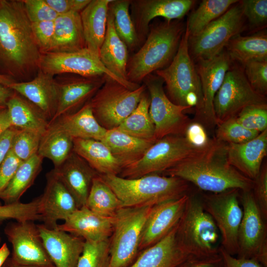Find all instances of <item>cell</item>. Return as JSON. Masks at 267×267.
<instances>
[{"label": "cell", "mask_w": 267, "mask_h": 267, "mask_svg": "<svg viewBox=\"0 0 267 267\" xmlns=\"http://www.w3.org/2000/svg\"><path fill=\"white\" fill-rule=\"evenodd\" d=\"M41 54L22 1L0 0V74L25 75L39 68Z\"/></svg>", "instance_id": "cell-1"}, {"label": "cell", "mask_w": 267, "mask_h": 267, "mask_svg": "<svg viewBox=\"0 0 267 267\" xmlns=\"http://www.w3.org/2000/svg\"><path fill=\"white\" fill-rule=\"evenodd\" d=\"M162 174L182 178L201 191L209 193H220L231 189L252 190L254 183L229 164L226 144L215 138L208 147Z\"/></svg>", "instance_id": "cell-2"}, {"label": "cell", "mask_w": 267, "mask_h": 267, "mask_svg": "<svg viewBox=\"0 0 267 267\" xmlns=\"http://www.w3.org/2000/svg\"><path fill=\"white\" fill-rule=\"evenodd\" d=\"M99 176L117 195L123 208L153 206L191 191L189 182L176 177L150 174L130 179L113 175Z\"/></svg>", "instance_id": "cell-3"}, {"label": "cell", "mask_w": 267, "mask_h": 267, "mask_svg": "<svg viewBox=\"0 0 267 267\" xmlns=\"http://www.w3.org/2000/svg\"><path fill=\"white\" fill-rule=\"evenodd\" d=\"M176 238L182 249L191 257L216 254L221 235L212 217L204 210L200 192L192 190L177 225Z\"/></svg>", "instance_id": "cell-4"}, {"label": "cell", "mask_w": 267, "mask_h": 267, "mask_svg": "<svg viewBox=\"0 0 267 267\" xmlns=\"http://www.w3.org/2000/svg\"><path fill=\"white\" fill-rule=\"evenodd\" d=\"M183 29L181 23L171 21L152 28L142 47L128 61V81L140 85L153 72L171 62L178 49Z\"/></svg>", "instance_id": "cell-5"}, {"label": "cell", "mask_w": 267, "mask_h": 267, "mask_svg": "<svg viewBox=\"0 0 267 267\" xmlns=\"http://www.w3.org/2000/svg\"><path fill=\"white\" fill-rule=\"evenodd\" d=\"M189 37L186 28L170 65L155 72L165 83L170 99L177 105L194 108L201 120L203 96L200 78L189 52Z\"/></svg>", "instance_id": "cell-6"}, {"label": "cell", "mask_w": 267, "mask_h": 267, "mask_svg": "<svg viewBox=\"0 0 267 267\" xmlns=\"http://www.w3.org/2000/svg\"><path fill=\"white\" fill-rule=\"evenodd\" d=\"M146 89L144 84L131 89L106 77L89 101L94 117L106 130L117 128L136 107Z\"/></svg>", "instance_id": "cell-7"}, {"label": "cell", "mask_w": 267, "mask_h": 267, "mask_svg": "<svg viewBox=\"0 0 267 267\" xmlns=\"http://www.w3.org/2000/svg\"><path fill=\"white\" fill-rule=\"evenodd\" d=\"M152 207L122 208L117 212L109 239V267H129L135 261L142 229Z\"/></svg>", "instance_id": "cell-8"}, {"label": "cell", "mask_w": 267, "mask_h": 267, "mask_svg": "<svg viewBox=\"0 0 267 267\" xmlns=\"http://www.w3.org/2000/svg\"><path fill=\"white\" fill-rule=\"evenodd\" d=\"M204 149L194 147L184 136H167L157 140L141 159L124 168L119 176L131 179L160 175Z\"/></svg>", "instance_id": "cell-9"}, {"label": "cell", "mask_w": 267, "mask_h": 267, "mask_svg": "<svg viewBox=\"0 0 267 267\" xmlns=\"http://www.w3.org/2000/svg\"><path fill=\"white\" fill-rule=\"evenodd\" d=\"M236 3L199 34L189 37V52L193 60L214 58L224 50L233 37L239 34L243 26L244 15L240 1Z\"/></svg>", "instance_id": "cell-10"}, {"label": "cell", "mask_w": 267, "mask_h": 267, "mask_svg": "<svg viewBox=\"0 0 267 267\" xmlns=\"http://www.w3.org/2000/svg\"><path fill=\"white\" fill-rule=\"evenodd\" d=\"M240 190L231 189L220 193H202L204 210L212 217L221 235V247L231 255L238 252V232L243 216Z\"/></svg>", "instance_id": "cell-11"}, {"label": "cell", "mask_w": 267, "mask_h": 267, "mask_svg": "<svg viewBox=\"0 0 267 267\" xmlns=\"http://www.w3.org/2000/svg\"><path fill=\"white\" fill-rule=\"evenodd\" d=\"M39 68L40 71L52 77L64 73L85 77L105 76L131 89L140 86L119 79L104 67L98 55L86 47L71 52L42 53Z\"/></svg>", "instance_id": "cell-12"}, {"label": "cell", "mask_w": 267, "mask_h": 267, "mask_svg": "<svg viewBox=\"0 0 267 267\" xmlns=\"http://www.w3.org/2000/svg\"><path fill=\"white\" fill-rule=\"evenodd\" d=\"M150 97L149 115L155 126L156 140L169 135L184 136L191 120L184 113L188 107L177 105L166 94L163 81L151 74L144 79Z\"/></svg>", "instance_id": "cell-13"}, {"label": "cell", "mask_w": 267, "mask_h": 267, "mask_svg": "<svg viewBox=\"0 0 267 267\" xmlns=\"http://www.w3.org/2000/svg\"><path fill=\"white\" fill-rule=\"evenodd\" d=\"M255 105H267L266 96L253 89L243 70L230 68L213 101L217 124L235 117L243 108Z\"/></svg>", "instance_id": "cell-14"}, {"label": "cell", "mask_w": 267, "mask_h": 267, "mask_svg": "<svg viewBox=\"0 0 267 267\" xmlns=\"http://www.w3.org/2000/svg\"><path fill=\"white\" fill-rule=\"evenodd\" d=\"M4 232L12 247L11 262L16 265L54 267L44 247L34 221L10 222Z\"/></svg>", "instance_id": "cell-15"}, {"label": "cell", "mask_w": 267, "mask_h": 267, "mask_svg": "<svg viewBox=\"0 0 267 267\" xmlns=\"http://www.w3.org/2000/svg\"><path fill=\"white\" fill-rule=\"evenodd\" d=\"M243 216L238 232L237 257L254 259L259 249L267 241V223L257 205L252 190L240 191Z\"/></svg>", "instance_id": "cell-16"}, {"label": "cell", "mask_w": 267, "mask_h": 267, "mask_svg": "<svg viewBox=\"0 0 267 267\" xmlns=\"http://www.w3.org/2000/svg\"><path fill=\"white\" fill-rule=\"evenodd\" d=\"M46 180L44 193L39 196V212L43 224L55 229L59 220L65 221L79 208L54 169L46 174Z\"/></svg>", "instance_id": "cell-17"}, {"label": "cell", "mask_w": 267, "mask_h": 267, "mask_svg": "<svg viewBox=\"0 0 267 267\" xmlns=\"http://www.w3.org/2000/svg\"><path fill=\"white\" fill-rule=\"evenodd\" d=\"M188 194L152 207L142 229L139 245L140 252L160 241L178 224Z\"/></svg>", "instance_id": "cell-18"}, {"label": "cell", "mask_w": 267, "mask_h": 267, "mask_svg": "<svg viewBox=\"0 0 267 267\" xmlns=\"http://www.w3.org/2000/svg\"><path fill=\"white\" fill-rule=\"evenodd\" d=\"M231 61L227 51L223 50L214 58L197 61L195 65L203 96L204 104L201 120L209 126H214L217 124L213 101L227 71L230 68Z\"/></svg>", "instance_id": "cell-19"}, {"label": "cell", "mask_w": 267, "mask_h": 267, "mask_svg": "<svg viewBox=\"0 0 267 267\" xmlns=\"http://www.w3.org/2000/svg\"><path fill=\"white\" fill-rule=\"evenodd\" d=\"M107 76H79L57 81L58 100L56 113L49 122L60 116L73 113L88 102L101 88Z\"/></svg>", "instance_id": "cell-20"}, {"label": "cell", "mask_w": 267, "mask_h": 267, "mask_svg": "<svg viewBox=\"0 0 267 267\" xmlns=\"http://www.w3.org/2000/svg\"><path fill=\"white\" fill-rule=\"evenodd\" d=\"M45 249L55 267H76L85 240L57 228L37 224Z\"/></svg>", "instance_id": "cell-21"}, {"label": "cell", "mask_w": 267, "mask_h": 267, "mask_svg": "<svg viewBox=\"0 0 267 267\" xmlns=\"http://www.w3.org/2000/svg\"><path fill=\"white\" fill-rule=\"evenodd\" d=\"M115 217L95 214L86 206L77 209L56 228L82 238L86 241L98 242L110 238Z\"/></svg>", "instance_id": "cell-22"}, {"label": "cell", "mask_w": 267, "mask_h": 267, "mask_svg": "<svg viewBox=\"0 0 267 267\" xmlns=\"http://www.w3.org/2000/svg\"><path fill=\"white\" fill-rule=\"evenodd\" d=\"M38 107L50 122L57 110L58 89L52 76L40 71L28 82H15L8 86Z\"/></svg>", "instance_id": "cell-23"}, {"label": "cell", "mask_w": 267, "mask_h": 267, "mask_svg": "<svg viewBox=\"0 0 267 267\" xmlns=\"http://www.w3.org/2000/svg\"><path fill=\"white\" fill-rule=\"evenodd\" d=\"M192 0H139L133 1L134 26L137 33L147 35L150 21L162 17L167 22L182 18L194 3Z\"/></svg>", "instance_id": "cell-24"}, {"label": "cell", "mask_w": 267, "mask_h": 267, "mask_svg": "<svg viewBox=\"0 0 267 267\" xmlns=\"http://www.w3.org/2000/svg\"><path fill=\"white\" fill-rule=\"evenodd\" d=\"M54 170L74 197L78 208L85 206L92 180L98 174L73 151Z\"/></svg>", "instance_id": "cell-25"}, {"label": "cell", "mask_w": 267, "mask_h": 267, "mask_svg": "<svg viewBox=\"0 0 267 267\" xmlns=\"http://www.w3.org/2000/svg\"><path fill=\"white\" fill-rule=\"evenodd\" d=\"M226 153L229 164L254 180L259 174L262 162L267 154V130L245 143L226 144Z\"/></svg>", "instance_id": "cell-26"}, {"label": "cell", "mask_w": 267, "mask_h": 267, "mask_svg": "<svg viewBox=\"0 0 267 267\" xmlns=\"http://www.w3.org/2000/svg\"><path fill=\"white\" fill-rule=\"evenodd\" d=\"M177 225L160 241L141 251L129 267H177L191 257L178 243Z\"/></svg>", "instance_id": "cell-27"}, {"label": "cell", "mask_w": 267, "mask_h": 267, "mask_svg": "<svg viewBox=\"0 0 267 267\" xmlns=\"http://www.w3.org/2000/svg\"><path fill=\"white\" fill-rule=\"evenodd\" d=\"M112 0H91L80 12L86 47L99 56L105 38Z\"/></svg>", "instance_id": "cell-28"}, {"label": "cell", "mask_w": 267, "mask_h": 267, "mask_svg": "<svg viewBox=\"0 0 267 267\" xmlns=\"http://www.w3.org/2000/svg\"><path fill=\"white\" fill-rule=\"evenodd\" d=\"M54 22V35L47 52H71L86 47L79 12L59 15Z\"/></svg>", "instance_id": "cell-29"}, {"label": "cell", "mask_w": 267, "mask_h": 267, "mask_svg": "<svg viewBox=\"0 0 267 267\" xmlns=\"http://www.w3.org/2000/svg\"><path fill=\"white\" fill-rule=\"evenodd\" d=\"M73 151L99 175L119 176L123 168L108 147L101 141L73 138Z\"/></svg>", "instance_id": "cell-30"}, {"label": "cell", "mask_w": 267, "mask_h": 267, "mask_svg": "<svg viewBox=\"0 0 267 267\" xmlns=\"http://www.w3.org/2000/svg\"><path fill=\"white\" fill-rule=\"evenodd\" d=\"M99 58L110 72L124 81L131 82L127 75L128 47L115 30L113 16L109 9L106 32L100 49Z\"/></svg>", "instance_id": "cell-31"}, {"label": "cell", "mask_w": 267, "mask_h": 267, "mask_svg": "<svg viewBox=\"0 0 267 267\" xmlns=\"http://www.w3.org/2000/svg\"><path fill=\"white\" fill-rule=\"evenodd\" d=\"M101 141L108 147L123 169L141 159L156 141L137 138L116 128L107 130Z\"/></svg>", "instance_id": "cell-32"}, {"label": "cell", "mask_w": 267, "mask_h": 267, "mask_svg": "<svg viewBox=\"0 0 267 267\" xmlns=\"http://www.w3.org/2000/svg\"><path fill=\"white\" fill-rule=\"evenodd\" d=\"M50 123L58 125L73 138L101 141L107 131L94 117L89 101L76 112L60 116Z\"/></svg>", "instance_id": "cell-33"}, {"label": "cell", "mask_w": 267, "mask_h": 267, "mask_svg": "<svg viewBox=\"0 0 267 267\" xmlns=\"http://www.w3.org/2000/svg\"><path fill=\"white\" fill-rule=\"evenodd\" d=\"M12 127L33 131L43 134L49 122L43 112L32 102L15 92L7 102Z\"/></svg>", "instance_id": "cell-34"}, {"label": "cell", "mask_w": 267, "mask_h": 267, "mask_svg": "<svg viewBox=\"0 0 267 267\" xmlns=\"http://www.w3.org/2000/svg\"><path fill=\"white\" fill-rule=\"evenodd\" d=\"M43 158L38 153L23 161L0 194L4 204L20 202L23 194L33 184L42 169Z\"/></svg>", "instance_id": "cell-35"}, {"label": "cell", "mask_w": 267, "mask_h": 267, "mask_svg": "<svg viewBox=\"0 0 267 267\" xmlns=\"http://www.w3.org/2000/svg\"><path fill=\"white\" fill-rule=\"evenodd\" d=\"M73 138L54 123L42 134L38 154L50 160L54 168L61 166L73 152Z\"/></svg>", "instance_id": "cell-36"}, {"label": "cell", "mask_w": 267, "mask_h": 267, "mask_svg": "<svg viewBox=\"0 0 267 267\" xmlns=\"http://www.w3.org/2000/svg\"><path fill=\"white\" fill-rule=\"evenodd\" d=\"M226 47L231 60H235L243 66L254 60L267 59V35L263 31L255 34L233 37Z\"/></svg>", "instance_id": "cell-37"}, {"label": "cell", "mask_w": 267, "mask_h": 267, "mask_svg": "<svg viewBox=\"0 0 267 267\" xmlns=\"http://www.w3.org/2000/svg\"><path fill=\"white\" fill-rule=\"evenodd\" d=\"M150 102L149 94L144 92L135 109L116 129L137 138L157 141L149 113Z\"/></svg>", "instance_id": "cell-38"}, {"label": "cell", "mask_w": 267, "mask_h": 267, "mask_svg": "<svg viewBox=\"0 0 267 267\" xmlns=\"http://www.w3.org/2000/svg\"><path fill=\"white\" fill-rule=\"evenodd\" d=\"M95 214L114 218L123 208L117 195L99 174L93 179L85 206Z\"/></svg>", "instance_id": "cell-39"}, {"label": "cell", "mask_w": 267, "mask_h": 267, "mask_svg": "<svg viewBox=\"0 0 267 267\" xmlns=\"http://www.w3.org/2000/svg\"><path fill=\"white\" fill-rule=\"evenodd\" d=\"M237 0H203L188 17L186 28L189 37L199 34L211 22L224 13Z\"/></svg>", "instance_id": "cell-40"}, {"label": "cell", "mask_w": 267, "mask_h": 267, "mask_svg": "<svg viewBox=\"0 0 267 267\" xmlns=\"http://www.w3.org/2000/svg\"><path fill=\"white\" fill-rule=\"evenodd\" d=\"M131 1L112 0L109 5L115 30L128 48L133 50L138 45L139 38L130 13Z\"/></svg>", "instance_id": "cell-41"}, {"label": "cell", "mask_w": 267, "mask_h": 267, "mask_svg": "<svg viewBox=\"0 0 267 267\" xmlns=\"http://www.w3.org/2000/svg\"><path fill=\"white\" fill-rule=\"evenodd\" d=\"M109 239L98 242L85 241L76 267H109Z\"/></svg>", "instance_id": "cell-42"}, {"label": "cell", "mask_w": 267, "mask_h": 267, "mask_svg": "<svg viewBox=\"0 0 267 267\" xmlns=\"http://www.w3.org/2000/svg\"><path fill=\"white\" fill-rule=\"evenodd\" d=\"M215 138L228 144H240L256 137L260 133L248 130L239 124L235 117L217 124Z\"/></svg>", "instance_id": "cell-43"}, {"label": "cell", "mask_w": 267, "mask_h": 267, "mask_svg": "<svg viewBox=\"0 0 267 267\" xmlns=\"http://www.w3.org/2000/svg\"><path fill=\"white\" fill-rule=\"evenodd\" d=\"M42 134L29 130L16 129L10 150L22 161L38 153Z\"/></svg>", "instance_id": "cell-44"}, {"label": "cell", "mask_w": 267, "mask_h": 267, "mask_svg": "<svg viewBox=\"0 0 267 267\" xmlns=\"http://www.w3.org/2000/svg\"><path fill=\"white\" fill-rule=\"evenodd\" d=\"M235 118L244 128L261 133L267 130V105L246 106Z\"/></svg>", "instance_id": "cell-45"}, {"label": "cell", "mask_w": 267, "mask_h": 267, "mask_svg": "<svg viewBox=\"0 0 267 267\" xmlns=\"http://www.w3.org/2000/svg\"><path fill=\"white\" fill-rule=\"evenodd\" d=\"M244 67V74L251 87L265 96L267 93V59L252 61Z\"/></svg>", "instance_id": "cell-46"}, {"label": "cell", "mask_w": 267, "mask_h": 267, "mask_svg": "<svg viewBox=\"0 0 267 267\" xmlns=\"http://www.w3.org/2000/svg\"><path fill=\"white\" fill-rule=\"evenodd\" d=\"M28 18L31 23L54 21L59 15L45 0H22Z\"/></svg>", "instance_id": "cell-47"}, {"label": "cell", "mask_w": 267, "mask_h": 267, "mask_svg": "<svg viewBox=\"0 0 267 267\" xmlns=\"http://www.w3.org/2000/svg\"><path fill=\"white\" fill-rule=\"evenodd\" d=\"M244 16L256 26L265 24L267 20V0H243L240 1Z\"/></svg>", "instance_id": "cell-48"}, {"label": "cell", "mask_w": 267, "mask_h": 267, "mask_svg": "<svg viewBox=\"0 0 267 267\" xmlns=\"http://www.w3.org/2000/svg\"><path fill=\"white\" fill-rule=\"evenodd\" d=\"M252 190L254 200L264 218L267 221V167L262 166L260 172L254 180Z\"/></svg>", "instance_id": "cell-49"}, {"label": "cell", "mask_w": 267, "mask_h": 267, "mask_svg": "<svg viewBox=\"0 0 267 267\" xmlns=\"http://www.w3.org/2000/svg\"><path fill=\"white\" fill-rule=\"evenodd\" d=\"M31 28L41 53L47 52L54 35V21L31 23Z\"/></svg>", "instance_id": "cell-50"}, {"label": "cell", "mask_w": 267, "mask_h": 267, "mask_svg": "<svg viewBox=\"0 0 267 267\" xmlns=\"http://www.w3.org/2000/svg\"><path fill=\"white\" fill-rule=\"evenodd\" d=\"M184 136L194 147L204 149L208 147L212 141L210 139L204 126L198 122H192L188 126Z\"/></svg>", "instance_id": "cell-51"}, {"label": "cell", "mask_w": 267, "mask_h": 267, "mask_svg": "<svg viewBox=\"0 0 267 267\" xmlns=\"http://www.w3.org/2000/svg\"><path fill=\"white\" fill-rule=\"evenodd\" d=\"M23 162L10 150L0 165V194L6 187Z\"/></svg>", "instance_id": "cell-52"}, {"label": "cell", "mask_w": 267, "mask_h": 267, "mask_svg": "<svg viewBox=\"0 0 267 267\" xmlns=\"http://www.w3.org/2000/svg\"><path fill=\"white\" fill-rule=\"evenodd\" d=\"M177 267H223L222 257L218 253L209 256L191 257Z\"/></svg>", "instance_id": "cell-53"}, {"label": "cell", "mask_w": 267, "mask_h": 267, "mask_svg": "<svg viewBox=\"0 0 267 267\" xmlns=\"http://www.w3.org/2000/svg\"><path fill=\"white\" fill-rule=\"evenodd\" d=\"M58 15L73 11L80 12L85 6L82 0H45Z\"/></svg>", "instance_id": "cell-54"}, {"label": "cell", "mask_w": 267, "mask_h": 267, "mask_svg": "<svg viewBox=\"0 0 267 267\" xmlns=\"http://www.w3.org/2000/svg\"><path fill=\"white\" fill-rule=\"evenodd\" d=\"M219 252L223 261V267H264L254 259L234 257L220 247Z\"/></svg>", "instance_id": "cell-55"}, {"label": "cell", "mask_w": 267, "mask_h": 267, "mask_svg": "<svg viewBox=\"0 0 267 267\" xmlns=\"http://www.w3.org/2000/svg\"><path fill=\"white\" fill-rule=\"evenodd\" d=\"M16 129L11 127L0 136V165L10 150L12 138Z\"/></svg>", "instance_id": "cell-56"}, {"label": "cell", "mask_w": 267, "mask_h": 267, "mask_svg": "<svg viewBox=\"0 0 267 267\" xmlns=\"http://www.w3.org/2000/svg\"><path fill=\"white\" fill-rule=\"evenodd\" d=\"M12 127L7 107L0 108V136Z\"/></svg>", "instance_id": "cell-57"}, {"label": "cell", "mask_w": 267, "mask_h": 267, "mask_svg": "<svg viewBox=\"0 0 267 267\" xmlns=\"http://www.w3.org/2000/svg\"><path fill=\"white\" fill-rule=\"evenodd\" d=\"M14 92L8 87L0 84V108L6 107L7 102Z\"/></svg>", "instance_id": "cell-58"}, {"label": "cell", "mask_w": 267, "mask_h": 267, "mask_svg": "<svg viewBox=\"0 0 267 267\" xmlns=\"http://www.w3.org/2000/svg\"><path fill=\"white\" fill-rule=\"evenodd\" d=\"M254 259L264 267H267V241L259 249Z\"/></svg>", "instance_id": "cell-59"}, {"label": "cell", "mask_w": 267, "mask_h": 267, "mask_svg": "<svg viewBox=\"0 0 267 267\" xmlns=\"http://www.w3.org/2000/svg\"><path fill=\"white\" fill-rule=\"evenodd\" d=\"M10 251L6 243H4L0 248V267H2L9 258Z\"/></svg>", "instance_id": "cell-60"}, {"label": "cell", "mask_w": 267, "mask_h": 267, "mask_svg": "<svg viewBox=\"0 0 267 267\" xmlns=\"http://www.w3.org/2000/svg\"><path fill=\"white\" fill-rule=\"evenodd\" d=\"M11 78L2 74H0V84L8 87L13 83L15 82Z\"/></svg>", "instance_id": "cell-61"}, {"label": "cell", "mask_w": 267, "mask_h": 267, "mask_svg": "<svg viewBox=\"0 0 267 267\" xmlns=\"http://www.w3.org/2000/svg\"><path fill=\"white\" fill-rule=\"evenodd\" d=\"M9 261H10V266L11 267H39V266H21V265H16V264H13L11 260H10V258L9 257Z\"/></svg>", "instance_id": "cell-62"}, {"label": "cell", "mask_w": 267, "mask_h": 267, "mask_svg": "<svg viewBox=\"0 0 267 267\" xmlns=\"http://www.w3.org/2000/svg\"><path fill=\"white\" fill-rule=\"evenodd\" d=\"M2 267H11L9 258L6 260Z\"/></svg>", "instance_id": "cell-63"}, {"label": "cell", "mask_w": 267, "mask_h": 267, "mask_svg": "<svg viewBox=\"0 0 267 267\" xmlns=\"http://www.w3.org/2000/svg\"><path fill=\"white\" fill-rule=\"evenodd\" d=\"M0 205H1L0 203Z\"/></svg>", "instance_id": "cell-64"}]
</instances>
